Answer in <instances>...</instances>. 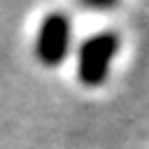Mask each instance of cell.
Wrapping results in <instances>:
<instances>
[{
	"mask_svg": "<svg viewBox=\"0 0 149 149\" xmlns=\"http://www.w3.org/2000/svg\"><path fill=\"white\" fill-rule=\"evenodd\" d=\"M72 44V21L65 12H49L35 37V56L44 68H56L68 58Z\"/></svg>",
	"mask_w": 149,
	"mask_h": 149,
	"instance_id": "7a4b0ae2",
	"label": "cell"
},
{
	"mask_svg": "<svg viewBox=\"0 0 149 149\" xmlns=\"http://www.w3.org/2000/svg\"><path fill=\"white\" fill-rule=\"evenodd\" d=\"M121 49V37L116 30H98L88 35L77 51V79L88 86H102L109 77V68Z\"/></svg>",
	"mask_w": 149,
	"mask_h": 149,
	"instance_id": "6da1fadb",
	"label": "cell"
}]
</instances>
